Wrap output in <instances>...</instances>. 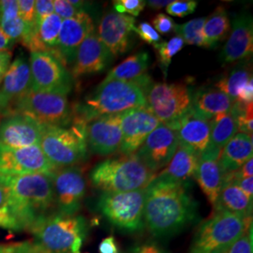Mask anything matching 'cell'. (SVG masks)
Here are the masks:
<instances>
[{
	"label": "cell",
	"instance_id": "1",
	"mask_svg": "<svg viewBox=\"0 0 253 253\" xmlns=\"http://www.w3.org/2000/svg\"><path fill=\"white\" fill-rule=\"evenodd\" d=\"M199 219L189 184L155 177L145 188V228L157 238L177 235Z\"/></svg>",
	"mask_w": 253,
	"mask_h": 253
},
{
	"label": "cell",
	"instance_id": "2",
	"mask_svg": "<svg viewBox=\"0 0 253 253\" xmlns=\"http://www.w3.org/2000/svg\"><path fill=\"white\" fill-rule=\"evenodd\" d=\"M52 174L27 173L0 175L8 192V208L23 230L30 231L54 207Z\"/></svg>",
	"mask_w": 253,
	"mask_h": 253
},
{
	"label": "cell",
	"instance_id": "3",
	"mask_svg": "<svg viewBox=\"0 0 253 253\" xmlns=\"http://www.w3.org/2000/svg\"><path fill=\"white\" fill-rule=\"evenodd\" d=\"M145 92L138 81L101 82L74 111V117L88 123L103 116L119 115L146 107Z\"/></svg>",
	"mask_w": 253,
	"mask_h": 253
},
{
	"label": "cell",
	"instance_id": "4",
	"mask_svg": "<svg viewBox=\"0 0 253 253\" xmlns=\"http://www.w3.org/2000/svg\"><path fill=\"white\" fill-rule=\"evenodd\" d=\"M156 175L136 154H131L98 163L91 170L89 179L102 192H126L145 189Z\"/></svg>",
	"mask_w": 253,
	"mask_h": 253
},
{
	"label": "cell",
	"instance_id": "5",
	"mask_svg": "<svg viewBox=\"0 0 253 253\" xmlns=\"http://www.w3.org/2000/svg\"><path fill=\"white\" fill-rule=\"evenodd\" d=\"M29 232L40 253H80L88 226L82 216L55 212L40 220Z\"/></svg>",
	"mask_w": 253,
	"mask_h": 253
},
{
	"label": "cell",
	"instance_id": "6",
	"mask_svg": "<svg viewBox=\"0 0 253 253\" xmlns=\"http://www.w3.org/2000/svg\"><path fill=\"white\" fill-rule=\"evenodd\" d=\"M19 114L42 126H68L73 123L74 110L68 95L59 92L29 90L13 100L2 116Z\"/></svg>",
	"mask_w": 253,
	"mask_h": 253
},
{
	"label": "cell",
	"instance_id": "7",
	"mask_svg": "<svg viewBox=\"0 0 253 253\" xmlns=\"http://www.w3.org/2000/svg\"><path fill=\"white\" fill-rule=\"evenodd\" d=\"M85 126L74 117L70 126H42L40 146L54 167L75 166L87 158Z\"/></svg>",
	"mask_w": 253,
	"mask_h": 253
},
{
	"label": "cell",
	"instance_id": "8",
	"mask_svg": "<svg viewBox=\"0 0 253 253\" xmlns=\"http://www.w3.org/2000/svg\"><path fill=\"white\" fill-rule=\"evenodd\" d=\"M253 227V217L214 210L213 215L200 224L188 253H217Z\"/></svg>",
	"mask_w": 253,
	"mask_h": 253
},
{
	"label": "cell",
	"instance_id": "9",
	"mask_svg": "<svg viewBox=\"0 0 253 253\" xmlns=\"http://www.w3.org/2000/svg\"><path fill=\"white\" fill-rule=\"evenodd\" d=\"M146 105L160 122L175 130L181 119L192 109L194 88L190 80L152 83L145 92Z\"/></svg>",
	"mask_w": 253,
	"mask_h": 253
},
{
	"label": "cell",
	"instance_id": "10",
	"mask_svg": "<svg viewBox=\"0 0 253 253\" xmlns=\"http://www.w3.org/2000/svg\"><path fill=\"white\" fill-rule=\"evenodd\" d=\"M145 189L126 192H102L98 208L113 226L133 234L145 228Z\"/></svg>",
	"mask_w": 253,
	"mask_h": 253
},
{
	"label": "cell",
	"instance_id": "11",
	"mask_svg": "<svg viewBox=\"0 0 253 253\" xmlns=\"http://www.w3.org/2000/svg\"><path fill=\"white\" fill-rule=\"evenodd\" d=\"M29 66L31 90L59 92L66 95L72 90V74L54 55L43 52H31Z\"/></svg>",
	"mask_w": 253,
	"mask_h": 253
},
{
	"label": "cell",
	"instance_id": "12",
	"mask_svg": "<svg viewBox=\"0 0 253 253\" xmlns=\"http://www.w3.org/2000/svg\"><path fill=\"white\" fill-rule=\"evenodd\" d=\"M54 189V207L57 213L73 216L80 211L85 195L86 183L81 168H58L51 175Z\"/></svg>",
	"mask_w": 253,
	"mask_h": 253
},
{
	"label": "cell",
	"instance_id": "13",
	"mask_svg": "<svg viewBox=\"0 0 253 253\" xmlns=\"http://www.w3.org/2000/svg\"><path fill=\"white\" fill-rule=\"evenodd\" d=\"M57 169L49 162L40 145L17 149L0 146V175L36 172L53 174Z\"/></svg>",
	"mask_w": 253,
	"mask_h": 253
},
{
	"label": "cell",
	"instance_id": "14",
	"mask_svg": "<svg viewBox=\"0 0 253 253\" xmlns=\"http://www.w3.org/2000/svg\"><path fill=\"white\" fill-rule=\"evenodd\" d=\"M177 147L176 131L161 123L146 137L135 154L149 170L157 173L170 163Z\"/></svg>",
	"mask_w": 253,
	"mask_h": 253
},
{
	"label": "cell",
	"instance_id": "15",
	"mask_svg": "<svg viewBox=\"0 0 253 253\" xmlns=\"http://www.w3.org/2000/svg\"><path fill=\"white\" fill-rule=\"evenodd\" d=\"M122 143L118 152L122 155L135 154L161 122L148 107L132 109L121 114Z\"/></svg>",
	"mask_w": 253,
	"mask_h": 253
},
{
	"label": "cell",
	"instance_id": "16",
	"mask_svg": "<svg viewBox=\"0 0 253 253\" xmlns=\"http://www.w3.org/2000/svg\"><path fill=\"white\" fill-rule=\"evenodd\" d=\"M121 114L103 116L86 123L85 140L87 149L100 156L117 153L122 143Z\"/></svg>",
	"mask_w": 253,
	"mask_h": 253
},
{
	"label": "cell",
	"instance_id": "17",
	"mask_svg": "<svg viewBox=\"0 0 253 253\" xmlns=\"http://www.w3.org/2000/svg\"><path fill=\"white\" fill-rule=\"evenodd\" d=\"M3 117L0 121V146L17 149L40 145L42 126L33 119L19 114Z\"/></svg>",
	"mask_w": 253,
	"mask_h": 253
},
{
	"label": "cell",
	"instance_id": "18",
	"mask_svg": "<svg viewBox=\"0 0 253 253\" xmlns=\"http://www.w3.org/2000/svg\"><path fill=\"white\" fill-rule=\"evenodd\" d=\"M135 19L111 9L100 20L98 37L113 56L125 54L130 46Z\"/></svg>",
	"mask_w": 253,
	"mask_h": 253
},
{
	"label": "cell",
	"instance_id": "19",
	"mask_svg": "<svg viewBox=\"0 0 253 253\" xmlns=\"http://www.w3.org/2000/svg\"><path fill=\"white\" fill-rule=\"evenodd\" d=\"M113 58V54L103 45L94 31L86 37L77 49L71 74L73 79H77L83 76L102 73L112 62Z\"/></svg>",
	"mask_w": 253,
	"mask_h": 253
},
{
	"label": "cell",
	"instance_id": "20",
	"mask_svg": "<svg viewBox=\"0 0 253 253\" xmlns=\"http://www.w3.org/2000/svg\"><path fill=\"white\" fill-rule=\"evenodd\" d=\"M94 31L93 20L85 10L80 11L72 18L63 20L58 37L57 52L64 66L73 63L77 49Z\"/></svg>",
	"mask_w": 253,
	"mask_h": 253
},
{
	"label": "cell",
	"instance_id": "21",
	"mask_svg": "<svg viewBox=\"0 0 253 253\" xmlns=\"http://www.w3.org/2000/svg\"><path fill=\"white\" fill-rule=\"evenodd\" d=\"M232 31L219 54L222 66L252 56L253 52V21L249 13L235 15Z\"/></svg>",
	"mask_w": 253,
	"mask_h": 253
},
{
	"label": "cell",
	"instance_id": "22",
	"mask_svg": "<svg viewBox=\"0 0 253 253\" xmlns=\"http://www.w3.org/2000/svg\"><path fill=\"white\" fill-rule=\"evenodd\" d=\"M221 150L208 145V148L199 155L197 169L194 177L201 190L214 208L223 185L224 174L219 164Z\"/></svg>",
	"mask_w": 253,
	"mask_h": 253
},
{
	"label": "cell",
	"instance_id": "23",
	"mask_svg": "<svg viewBox=\"0 0 253 253\" xmlns=\"http://www.w3.org/2000/svg\"><path fill=\"white\" fill-rule=\"evenodd\" d=\"M31 90V72L29 59L20 54L11 60L9 69L0 84V106L2 115L9 104Z\"/></svg>",
	"mask_w": 253,
	"mask_h": 253
},
{
	"label": "cell",
	"instance_id": "24",
	"mask_svg": "<svg viewBox=\"0 0 253 253\" xmlns=\"http://www.w3.org/2000/svg\"><path fill=\"white\" fill-rule=\"evenodd\" d=\"M211 120L197 116L192 110L182 118L175 128L178 145L190 148L195 153H203L209 145Z\"/></svg>",
	"mask_w": 253,
	"mask_h": 253
},
{
	"label": "cell",
	"instance_id": "25",
	"mask_svg": "<svg viewBox=\"0 0 253 253\" xmlns=\"http://www.w3.org/2000/svg\"><path fill=\"white\" fill-rule=\"evenodd\" d=\"M235 100L217 87L201 88L194 92L192 111L201 118L212 120L234 108Z\"/></svg>",
	"mask_w": 253,
	"mask_h": 253
},
{
	"label": "cell",
	"instance_id": "26",
	"mask_svg": "<svg viewBox=\"0 0 253 253\" xmlns=\"http://www.w3.org/2000/svg\"><path fill=\"white\" fill-rule=\"evenodd\" d=\"M62 22L63 20L55 13L46 17L37 26L33 36L28 41L26 47L31 52H43L52 54L60 61L57 43Z\"/></svg>",
	"mask_w": 253,
	"mask_h": 253
},
{
	"label": "cell",
	"instance_id": "27",
	"mask_svg": "<svg viewBox=\"0 0 253 253\" xmlns=\"http://www.w3.org/2000/svg\"><path fill=\"white\" fill-rule=\"evenodd\" d=\"M199 155L190 148L178 145L170 163L156 176L167 180L190 184L194 177L198 165Z\"/></svg>",
	"mask_w": 253,
	"mask_h": 253
},
{
	"label": "cell",
	"instance_id": "28",
	"mask_svg": "<svg viewBox=\"0 0 253 253\" xmlns=\"http://www.w3.org/2000/svg\"><path fill=\"white\" fill-rule=\"evenodd\" d=\"M253 136L236 133L222 148L219 156V164L223 174L235 172L247 161L253 159Z\"/></svg>",
	"mask_w": 253,
	"mask_h": 253
},
{
	"label": "cell",
	"instance_id": "29",
	"mask_svg": "<svg viewBox=\"0 0 253 253\" xmlns=\"http://www.w3.org/2000/svg\"><path fill=\"white\" fill-rule=\"evenodd\" d=\"M253 198L231 181H223L214 210L227 211L243 217H253Z\"/></svg>",
	"mask_w": 253,
	"mask_h": 253
},
{
	"label": "cell",
	"instance_id": "30",
	"mask_svg": "<svg viewBox=\"0 0 253 253\" xmlns=\"http://www.w3.org/2000/svg\"><path fill=\"white\" fill-rule=\"evenodd\" d=\"M243 107V105L235 102L234 108L230 112L211 120L210 146L222 150L227 143L237 133L238 118Z\"/></svg>",
	"mask_w": 253,
	"mask_h": 253
},
{
	"label": "cell",
	"instance_id": "31",
	"mask_svg": "<svg viewBox=\"0 0 253 253\" xmlns=\"http://www.w3.org/2000/svg\"><path fill=\"white\" fill-rule=\"evenodd\" d=\"M149 63V54L147 52L132 54L112 69L102 82L137 81L146 74Z\"/></svg>",
	"mask_w": 253,
	"mask_h": 253
},
{
	"label": "cell",
	"instance_id": "32",
	"mask_svg": "<svg viewBox=\"0 0 253 253\" xmlns=\"http://www.w3.org/2000/svg\"><path fill=\"white\" fill-rule=\"evenodd\" d=\"M0 27L13 43L25 42L27 27L19 16L17 0H0Z\"/></svg>",
	"mask_w": 253,
	"mask_h": 253
},
{
	"label": "cell",
	"instance_id": "33",
	"mask_svg": "<svg viewBox=\"0 0 253 253\" xmlns=\"http://www.w3.org/2000/svg\"><path fill=\"white\" fill-rule=\"evenodd\" d=\"M230 29L231 24L226 9L222 6H218L206 18L203 27V34L208 48H217L218 43L226 39Z\"/></svg>",
	"mask_w": 253,
	"mask_h": 253
},
{
	"label": "cell",
	"instance_id": "34",
	"mask_svg": "<svg viewBox=\"0 0 253 253\" xmlns=\"http://www.w3.org/2000/svg\"><path fill=\"white\" fill-rule=\"evenodd\" d=\"M252 80L253 73L249 65L239 63L233 68L231 72L221 77L215 84V87L236 101L240 92Z\"/></svg>",
	"mask_w": 253,
	"mask_h": 253
},
{
	"label": "cell",
	"instance_id": "35",
	"mask_svg": "<svg viewBox=\"0 0 253 253\" xmlns=\"http://www.w3.org/2000/svg\"><path fill=\"white\" fill-rule=\"evenodd\" d=\"M205 22L206 17L192 19L182 25H175L174 32L177 34V36L180 37L185 44L208 48L203 34Z\"/></svg>",
	"mask_w": 253,
	"mask_h": 253
},
{
	"label": "cell",
	"instance_id": "36",
	"mask_svg": "<svg viewBox=\"0 0 253 253\" xmlns=\"http://www.w3.org/2000/svg\"><path fill=\"white\" fill-rule=\"evenodd\" d=\"M185 45L180 37L175 36L168 42H163L155 47L158 54L159 66L163 72L164 77H167L169 66L172 62V56L180 52Z\"/></svg>",
	"mask_w": 253,
	"mask_h": 253
},
{
	"label": "cell",
	"instance_id": "37",
	"mask_svg": "<svg viewBox=\"0 0 253 253\" xmlns=\"http://www.w3.org/2000/svg\"><path fill=\"white\" fill-rule=\"evenodd\" d=\"M19 16L27 27V39L23 45L26 46L28 41L33 36L37 28L35 16V1L34 0H17Z\"/></svg>",
	"mask_w": 253,
	"mask_h": 253
},
{
	"label": "cell",
	"instance_id": "38",
	"mask_svg": "<svg viewBox=\"0 0 253 253\" xmlns=\"http://www.w3.org/2000/svg\"><path fill=\"white\" fill-rule=\"evenodd\" d=\"M253 227L245 234L217 253H253Z\"/></svg>",
	"mask_w": 253,
	"mask_h": 253
},
{
	"label": "cell",
	"instance_id": "39",
	"mask_svg": "<svg viewBox=\"0 0 253 253\" xmlns=\"http://www.w3.org/2000/svg\"><path fill=\"white\" fill-rule=\"evenodd\" d=\"M197 5L198 2L194 0H174L166 7V11L172 16L181 18L192 14Z\"/></svg>",
	"mask_w": 253,
	"mask_h": 253
},
{
	"label": "cell",
	"instance_id": "40",
	"mask_svg": "<svg viewBox=\"0 0 253 253\" xmlns=\"http://www.w3.org/2000/svg\"><path fill=\"white\" fill-rule=\"evenodd\" d=\"M113 4L115 11L118 13H128L132 16H138L145 8L146 2L144 0H116Z\"/></svg>",
	"mask_w": 253,
	"mask_h": 253
},
{
	"label": "cell",
	"instance_id": "41",
	"mask_svg": "<svg viewBox=\"0 0 253 253\" xmlns=\"http://www.w3.org/2000/svg\"><path fill=\"white\" fill-rule=\"evenodd\" d=\"M133 31L146 43L153 45L154 48L163 42L161 35L147 22H143L135 26Z\"/></svg>",
	"mask_w": 253,
	"mask_h": 253
},
{
	"label": "cell",
	"instance_id": "42",
	"mask_svg": "<svg viewBox=\"0 0 253 253\" xmlns=\"http://www.w3.org/2000/svg\"><path fill=\"white\" fill-rule=\"evenodd\" d=\"M154 29L162 35H169L170 33L174 32L175 24L170 16L165 13H159L153 18L152 21Z\"/></svg>",
	"mask_w": 253,
	"mask_h": 253
},
{
	"label": "cell",
	"instance_id": "43",
	"mask_svg": "<svg viewBox=\"0 0 253 253\" xmlns=\"http://www.w3.org/2000/svg\"><path fill=\"white\" fill-rule=\"evenodd\" d=\"M54 13L62 20L72 18L80 11H83L73 5L70 0H54Z\"/></svg>",
	"mask_w": 253,
	"mask_h": 253
},
{
	"label": "cell",
	"instance_id": "44",
	"mask_svg": "<svg viewBox=\"0 0 253 253\" xmlns=\"http://www.w3.org/2000/svg\"><path fill=\"white\" fill-rule=\"evenodd\" d=\"M0 253H40L32 241H23L9 244L0 243Z\"/></svg>",
	"mask_w": 253,
	"mask_h": 253
},
{
	"label": "cell",
	"instance_id": "45",
	"mask_svg": "<svg viewBox=\"0 0 253 253\" xmlns=\"http://www.w3.org/2000/svg\"><path fill=\"white\" fill-rule=\"evenodd\" d=\"M54 13L53 0H37L35 1V16L37 26L46 17Z\"/></svg>",
	"mask_w": 253,
	"mask_h": 253
},
{
	"label": "cell",
	"instance_id": "46",
	"mask_svg": "<svg viewBox=\"0 0 253 253\" xmlns=\"http://www.w3.org/2000/svg\"><path fill=\"white\" fill-rule=\"evenodd\" d=\"M0 228L14 232L23 230L18 220L11 214L8 208H0Z\"/></svg>",
	"mask_w": 253,
	"mask_h": 253
},
{
	"label": "cell",
	"instance_id": "47",
	"mask_svg": "<svg viewBox=\"0 0 253 253\" xmlns=\"http://www.w3.org/2000/svg\"><path fill=\"white\" fill-rule=\"evenodd\" d=\"M131 253H168L160 245L154 241H146L142 244L136 245L131 250Z\"/></svg>",
	"mask_w": 253,
	"mask_h": 253
},
{
	"label": "cell",
	"instance_id": "48",
	"mask_svg": "<svg viewBox=\"0 0 253 253\" xmlns=\"http://www.w3.org/2000/svg\"><path fill=\"white\" fill-rule=\"evenodd\" d=\"M230 174L235 178H249L253 177V160L250 159L235 172H230Z\"/></svg>",
	"mask_w": 253,
	"mask_h": 253
},
{
	"label": "cell",
	"instance_id": "49",
	"mask_svg": "<svg viewBox=\"0 0 253 253\" xmlns=\"http://www.w3.org/2000/svg\"><path fill=\"white\" fill-rule=\"evenodd\" d=\"M100 253H119L116 239L113 235L104 238L99 246Z\"/></svg>",
	"mask_w": 253,
	"mask_h": 253
},
{
	"label": "cell",
	"instance_id": "50",
	"mask_svg": "<svg viewBox=\"0 0 253 253\" xmlns=\"http://www.w3.org/2000/svg\"><path fill=\"white\" fill-rule=\"evenodd\" d=\"M12 54L10 51H0V84L11 63Z\"/></svg>",
	"mask_w": 253,
	"mask_h": 253
},
{
	"label": "cell",
	"instance_id": "51",
	"mask_svg": "<svg viewBox=\"0 0 253 253\" xmlns=\"http://www.w3.org/2000/svg\"><path fill=\"white\" fill-rule=\"evenodd\" d=\"M13 44L14 43L6 36V34L3 32L0 27V51H10Z\"/></svg>",
	"mask_w": 253,
	"mask_h": 253
},
{
	"label": "cell",
	"instance_id": "52",
	"mask_svg": "<svg viewBox=\"0 0 253 253\" xmlns=\"http://www.w3.org/2000/svg\"><path fill=\"white\" fill-rule=\"evenodd\" d=\"M9 197L4 185L0 182V208H8Z\"/></svg>",
	"mask_w": 253,
	"mask_h": 253
},
{
	"label": "cell",
	"instance_id": "53",
	"mask_svg": "<svg viewBox=\"0 0 253 253\" xmlns=\"http://www.w3.org/2000/svg\"><path fill=\"white\" fill-rule=\"evenodd\" d=\"M171 2L172 1H170V0H163V1H161V0H149L146 3L152 9H160L163 8V7H167Z\"/></svg>",
	"mask_w": 253,
	"mask_h": 253
},
{
	"label": "cell",
	"instance_id": "54",
	"mask_svg": "<svg viewBox=\"0 0 253 253\" xmlns=\"http://www.w3.org/2000/svg\"><path fill=\"white\" fill-rule=\"evenodd\" d=\"M0 116H2V108H1V106H0Z\"/></svg>",
	"mask_w": 253,
	"mask_h": 253
}]
</instances>
